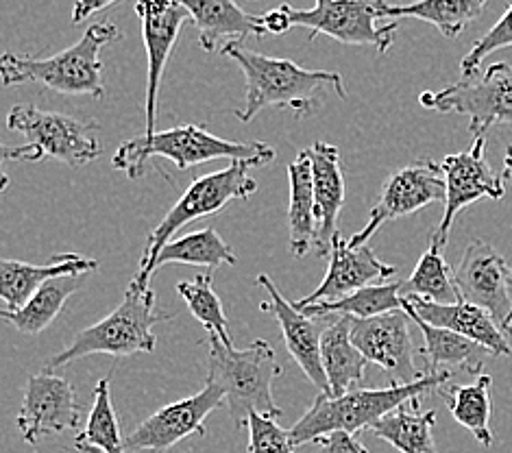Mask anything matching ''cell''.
I'll list each match as a JSON object with an SVG mask.
<instances>
[{"instance_id":"cell-20","label":"cell","mask_w":512,"mask_h":453,"mask_svg":"<svg viewBox=\"0 0 512 453\" xmlns=\"http://www.w3.org/2000/svg\"><path fill=\"white\" fill-rule=\"evenodd\" d=\"M314 201H316V242L314 253L327 257L338 236V216L345 207V175L340 166V151L329 142H314L310 149Z\"/></svg>"},{"instance_id":"cell-3","label":"cell","mask_w":512,"mask_h":453,"mask_svg":"<svg viewBox=\"0 0 512 453\" xmlns=\"http://www.w3.org/2000/svg\"><path fill=\"white\" fill-rule=\"evenodd\" d=\"M153 157H164L179 170L214 162V159H229L231 164L245 162L253 168L271 164L275 151L264 142H231L214 136L201 125H181L166 131H157L155 136H138L123 146L112 157V166L129 179H138L146 173V166Z\"/></svg>"},{"instance_id":"cell-9","label":"cell","mask_w":512,"mask_h":453,"mask_svg":"<svg viewBox=\"0 0 512 453\" xmlns=\"http://www.w3.org/2000/svg\"><path fill=\"white\" fill-rule=\"evenodd\" d=\"M7 127L22 133L40 159H55L77 168L101 157V142L96 140L101 125L96 120H79L20 103L11 107Z\"/></svg>"},{"instance_id":"cell-14","label":"cell","mask_w":512,"mask_h":453,"mask_svg":"<svg viewBox=\"0 0 512 453\" xmlns=\"http://www.w3.org/2000/svg\"><path fill=\"white\" fill-rule=\"evenodd\" d=\"M351 340L371 364L390 373L393 384H414L425 377L414 364L417 349L406 310L373 318H351Z\"/></svg>"},{"instance_id":"cell-28","label":"cell","mask_w":512,"mask_h":453,"mask_svg":"<svg viewBox=\"0 0 512 453\" xmlns=\"http://www.w3.org/2000/svg\"><path fill=\"white\" fill-rule=\"evenodd\" d=\"M85 284V275H64L55 277L35 292V295L22 305L20 310H3V318L14 325L20 334L38 336L62 314L66 301L81 290Z\"/></svg>"},{"instance_id":"cell-15","label":"cell","mask_w":512,"mask_h":453,"mask_svg":"<svg viewBox=\"0 0 512 453\" xmlns=\"http://www.w3.org/2000/svg\"><path fill=\"white\" fill-rule=\"evenodd\" d=\"M81 408L75 386L53 371L31 375L24 384V399L16 427L24 443L35 445L44 436L77 430Z\"/></svg>"},{"instance_id":"cell-31","label":"cell","mask_w":512,"mask_h":453,"mask_svg":"<svg viewBox=\"0 0 512 453\" xmlns=\"http://www.w3.org/2000/svg\"><path fill=\"white\" fill-rule=\"evenodd\" d=\"M236 262L238 257L234 251H231L229 244L218 236V231L207 227V229L192 231V234L170 240L162 249V253L157 255L151 273H155L157 268H162L166 264L205 266L212 271V268H218L223 264L234 266Z\"/></svg>"},{"instance_id":"cell-33","label":"cell","mask_w":512,"mask_h":453,"mask_svg":"<svg viewBox=\"0 0 512 453\" xmlns=\"http://www.w3.org/2000/svg\"><path fill=\"white\" fill-rule=\"evenodd\" d=\"M401 297H417L428 303L451 305L462 301L454 281V268L445 262L441 249L430 244V249L421 255L412 275L401 288Z\"/></svg>"},{"instance_id":"cell-4","label":"cell","mask_w":512,"mask_h":453,"mask_svg":"<svg viewBox=\"0 0 512 453\" xmlns=\"http://www.w3.org/2000/svg\"><path fill=\"white\" fill-rule=\"evenodd\" d=\"M454 373H438L421 377L414 384H390L388 388H356L343 397L319 395L314 399L310 410L290 427L292 440L301 447L306 443H316V440L345 432L356 436L364 427H371L382 421L384 416L395 412L397 408L412 399H421L432 390H441L451 382Z\"/></svg>"},{"instance_id":"cell-17","label":"cell","mask_w":512,"mask_h":453,"mask_svg":"<svg viewBox=\"0 0 512 453\" xmlns=\"http://www.w3.org/2000/svg\"><path fill=\"white\" fill-rule=\"evenodd\" d=\"M136 14L142 22V40L149 59L146 70V131L144 136H155L157 99H160V85L164 68L170 53L175 51L179 33L184 24L192 20V14L184 3H138Z\"/></svg>"},{"instance_id":"cell-1","label":"cell","mask_w":512,"mask_h":453,"mask_svg":"<svg viewBox=\"0 0 512 453\" xmlns=\"http://www.w3.org/2000/svg\"><path fill=\"white\" fill-rule=\"evenodd\" d=\"M231 57L245 75V107L236 112L240 122H251L266 107H290L297 116H310L329 96L345 99V79L338 72L308 70L295 61L268 57L249 51L242 44L227 46Z\"/></svg>"},{"instance_id":"cell-29","label":"cell","mask_w":512,"mask_h":453,"mask_svg":"<svg viewBox=\"0 0 512 453\" xmlns=\"http://www.w3.org/2000/svg\"><path fill=\"white\" fill-rule=\"evenodd\" d=\"M491 375H478L473 384L467 386H443L441 395L447 403L451 416L475 436L480 445L491 447L493 445V432H491Z\"/></svg>"},{"instance_id":"cell-38","label":"cell","mask_w":512,"mask_h":453,"mask_svg":"<svg viewBox=\"0 0 512 453\" xmlns=\"http://www.w3.org/2000/svg\"><path fill=\"white\" fill-rule=\"evenodd\" d=\"M319 443L323 453H369V449L364 447L362 440L353 434L345 432H336L316 440Z\"/></svg>"},{"instance_id":"cell-39","label":"cell","mask_w":512,"mask_h":453,"mask_svg":"<svg viewBox=\"0 0 512 453\" xmlns=\"http://www.w3.org/2000/svg\"><path fill=\"white\" fill-rule=\"evenodd\" d=\"M258 20H260V27H262L264 35H284L292 27H295L290 18V5H282L277 9L266 11L264 16H258Z\"/></svg>"},{"instance_id":"cell-12","label":"cell","mask_w":512,"mask_h":453,"mask_svg":"<svg viewBox=\"0 0 512 453\" xmlns=\"http://www.w3.org/2000/svg\"><path fill=\"white\" fill-rule=\"evenodd\" d=\"M486 138H475L469 151L456 155H447L441 168L445 175L447 199H445V214L438 223L436 231L430 238V244L436 249L445 251L449 242V231L454 227L456 216L480 199H502L506 194V186L491 164L486 162Z\"/></svg>"},{"instance_id":"cell-22","label":"cell","mask_w":512,"mask_h":453,"mask_svg":"<svg viewBox=\"0 0 512 453\" xmlns=\"http://www.w3.org/2000/svg\"><path fill=\"white\" fill-rule=\"evenodd\" d=\"M96 268H99V262L77 253H57L44 266L3 260L0 262V297H3L7 310L14 312L20 310L46 281L64 275H88Z\"/></svg>"},{"instance_id":"cell-23","label":"cell","mask_w":512,"mask_h":453,"mask_svg":"<svg viewBox=\"0 0 512 453\" xmlns=\"http://www.w3.org/2000/svg\"><path fill=\"white\" fill-rule=\"evenodd\" d=\"M199 31V44L207 53H223L231 44H242L251 35L266 38L258 16L245 14L231 0H190L184 3Z\"/></svg>"},{"instance_id":"cell-5","label":"cell","mask_w":512,"mask_h":453,"mask_svg":"<svg viewBox=\"0 0 512 453\" xmlns=\"http://www.w3.org/2000/svg\"><path fill=\"white\" fill-rule=\"evenodd\" d=\"M207 382L223 388L231 419L247 427L251 414L279 419L273 384L282 375L275 349L266 340H255L247 349H234L221 338L207 336Z\"/></svg>"},{"instance_id":"cell-42","label":"cell","mask_w":512,"mask_h":453,"mask_svg":"<svg viewBox=\"0 0 512 453\" xmlns=\"http://www.w3.org/2000/svg\"><path fill=\"white\" fill-rule=\"evenodd\" d=\"M508 292H510V299H512V268H510V275H508ZM504 334H512V314H510V321L504 327Z\"/></svg>"},{"instance_id":"cell-27","label":"cell","mask_w":512,"mask_h":453,"mask_svg":"<svg viewBox=\"0 0 512 453\" xmlns=\"http://www.w3.org/2000/svg\"><path fill=\"white\" fill-rule=\"evenodd\" d=\"M436 410H421V401L412 399L377 421L371 432L393 445L399 453H438L434 443Z\"/></svg>"},{"instance_id":"cell-6","label":"cell","mask_w":512,"mask_h":453,"mask_svg":"<svg viewBox=\"0 0 512 453\" xmlns=\"http://www.w3.org/2000/svg\"><path fill=\"white\" fill-rule=\"evenodd\" d=\"M164 321H170V314L157 310L153 290H144L136 281H131L118 308L109 312L103 321L79 332L66 349L46 362L44 369H64L70 362L88 358V355L131 358L138 353H151L157 342L153 327Z\"/></svg>"},{"instance_id":"cell-8","label":"cell","mask_w":512,"mask_h":453,"mask_svg":"<svg viewBox=\"0 0 512 453\" xmlns=\"http://www.w3.org/2000/svg\"><path fill=\"white\" fill-rule=\"evenodd\" d=\"M419 103L441 114L467 116L469 131L484 138L491 127L512 122V64L499 61L482 75L460 79L441 92H423Z\"/></svg>"},{"instance_id":"cell-32","label":"cell","mask_w":512,"mask_h":453,"mask_svg":"<svg viewBox=\"0 0 512 453\" xmlns=\"http://www.w3.org/2000/svg\"><path fill=\"white\" fill-rule=\"evenodd\" d=\"M401 281H390V284H377L362 288L353 295L340 299L336 303H319L308 305L301 312L310 318H325V316H349V318H373L388 312L404 310V297H401Z\"/></svg>"},{"instance_id":"cell-18","label":"cell","mask_w":512,"mask_h":453,"mask_svg":"<svg viewBox=\"0 0 512 453\" xmlns=\"http://www.w3.org/2000/svg\"><path fill=\"white\" fill-rule=\"evenodd\" d=\"M395 273L397 268L382 262L371 247L351 249L349 242L338 234L332 244V253H329L327 273L321 286L295 305L303 310L308 305L336 303L362 288L384 284V279H390Z\"/></svg>"},{"instance_id":"cell-10","label":"cell","mask_w":512,"mask_h":453,"mask_svg":"<svg viewBox=\"0 0 512 453\" xmlns=\"http://www.w3.org/2000/svg\"><path fill=\"white\" fill-rule=\"evenodd\" d=\"M290 18L312 33L310 40L327 35L347 46H373L377 53H386L397 33V22L380 24L382 0H319L312 9L290 7Z\"/></svg>"},{"instance_id":"cell-40","label":"cell","mask_w":512,"mask_h":453,"mask_svg":"<svg viewBox=\"0 0 512 453\" xmlns=\"http://www.w3.org/2000/svg\"><path fill=\"white\" fill-rule=\"evenodd\" d=\"M116 3H77L72 9V24H81L85 18H92L96 11H105Z\"/></svg>"},{"instance_id":"cell-36","label":"cell","mask_w":512,"mask_h":453,"mask_svg":"<svg viewBox=\"0 0 512 453\" xmlns=\"http://www.w3.org/2000/svg\"><path fill=\"white\" fill-rule=\"evenodd\" d=\"M247 430V453H297V445L292 440L290 430L279 425V421L273 419V416L251 414Z\"/></svg>"},{"instance_id":"cell-16","label":"cell","mask_w":512,"mask_h":453,"mask_svg":"<svg viewBox=\"0 0 512 453\" xmlns=\"http://www.w3.org/2000/svg\"><path fill=\"white\" fill-rule=\"evenodd\" d=\"M508 275L510 268L504 257L497 253L493 244L484 240L469 242L454 268V281L462 301L489 312L502 332L512 314Z\"/></svg>"},{"instance_id":"cell-2","label":"cell","mask_w":512,"mask_h":453,"mask_svg":"<svg viewBox=\"0 0 512 453\" xmlns=\"http://www.w3.org/2000/svg\"><path fill=\"white\" fill-rule=\"evenodd\" d=\"M118 29L112 22H96L81 35L77 44L53 57H29L5 53L0 57V79L5 88L35 83L66 96H92L103 99V61L101 51L118 40Z\"/></svg>"},{"instance_id":"cell-43","label":"cell","mask_w":512,"mask_h":453,"mask_svg":"<svg viewBox=\"0 0 512 453\" xmlns=\"http://www.w3.org/2000/svg\"><path fill=\"white\" fill-rule=\"evenodd\" d=\"M75 449H77V451H81V453H103L101 449L90 447V445H79V443H75ZM184 453H194V451H184Z\"/></svg>"},{"instance_id":"cell-26","label":"cell","mask_w":512,"mask_h":453,"mask_svg":"<svg viewBox=\"0 0 512 453\" xmlns=\"http://www.w3.org/2000/svg\"><path fill=\"white\" fill-rule=\"evenodd\" d=\"M290 203H288V229H290V253L306 257L314 251L316 242V201L310 153H299L288 164Z\"/></svg>"},{"instance_id":"cell-37","label":"cell","mask_w":512,"mask_h":453,"mask_svg":"<svg viewBox=\"0 0 512 453\" xmlns=\"http://www.w3.org/2000/svg\"><path fill=\"white\" fill-rule=\"evenodd\" d=\"M512 46V5L504 11V16L495 22V27L489 29V33L473 44L471 51L460 61L462 79H469L478 75L482 61L495 51Z\"/></svg>"},{"instance_id":"cell-30","label":"cell","mask_w":512,"mask_h":453,"mask_svg":"<svg viewBox=\"0 0 512 453\" xmlns=\"http://www.w3.org/2000/svg\"><path fill=\"white\" fill-rule=\"evenodd\" d=\"M484 0H423L412 5L382 3V18H417L430 22L445 38L454 40L467 24L482 16Z\"/></svg>"},{"instance_id":"cell-7","label":"cell","mask_w":512,"mask_h":453,"mask_svg":"<svg viewBox=\"0 0 512 453\" xmlns=\"http://www.w3.org/2000/svg\"><path fill=\"white\" fill-rule=\"evenodd\" d=\"M251 164L236 162L223 170H216L212 175H203L190 183V188L181 194V199L170 207L168 214L155 225L151 236L146 238L144 251L140 255V271L133 281L144 290H151V268L162 253L166 244L181 227H186L194 220L214 216L231 201L249 199L258 190V181L249 175Z\"/></svg>"},{"instance_id":"cell-41","label":"cell","mask_w":512,"mask_h":453,"mask_svg":"<svg viewBox=\"0 0 512 453\" xmlns=\"http://www.w3.org/2000/svg\"><path fill=\"white\" fill-rule=\"evenodd\" d=\"M504 186L512 188V144L506 146V157H504V173H502Z\"/></svg>"},{"instance_id":"cell-25","label":"cell","mask_w":512,"mask_h":453,"mask_svg":"<svg viewBox=\"0 0 512 453\" xmlns=\"http://www.w3.org/2000/svg\"><path fill=\"white\" fill-rule=\"evenodd\" d=\"M321 360L329 384V397H343L360 388L371 364L351 340V318L338 316L321 338Z\"/></svg>"},{"instance_id":"cell-35","label":"cell","mask_w":512,"mask_h":453,"mask_svg":"<svg viewBox=\"0 0 512 453\" xmlns=\"http://www.w3.org/2000/svg\"><path fill=\"white\" fill-rule=\"evenodd\" d=\"M75 443L90 445L103 453H127L123 434L112 406V393H109V377H103L94 388V406L88 416V425L77 434Z\"/></svg>"},{"instance_id":"cell-13","label":"cell","mask_w":512,"mask_h":453,"mask_svg":"<svg viewBox=\"0 0 512 453\" xmlns=\"http://www.w3.org/2000/svg\"><path fill=\"white\" fill-rule=\"evenodd\" d=\"M225 403V393L221 386L207 382L197 395L170 403V406L157 410L149 419H144L136 430L125 438L127 453L153 451L166 453L181 440L194 434L205 436V421L210 414Z\"/></svg>"},{"instance_id":"cell-34","label":"cell","mask_w":512,"mask_h":453,"mask_svg":"<svg viewBox=\"0 0 512 453\" xmlns=\"http://www.w3.org/2000/svg\"><path fill=\"white\" fill-rule=\"evenodd\" d=\"M177 292L179 297L186 301L190 314L205 327L207 336L221 338L225 345L234 347V342H231L229 336L227 314L221 297H218L214 290V277L210 271L197 275L190 281H181V284H177Z\"/></svg>"},{"instance_id":"cell-19","label":"cell","mask_w":512,"mask_h":453,"mask_svg":"<svg viewBox=\"0 0 512 453\" xmlns=\"http://www.w3.org/2000/svg\"><path fill=\"white\" fill-rule=\"evenodd\" d=\"M255 284L266 290L268 301L260 303V310L271 314L279 323L290 358L297 362V366L306 373L310 382L321 390V395H329L327 375L321 360L323 332H319L316 321L308 314H303L295 303L286 301V297L279 292V288L268 275H258Z\"/></svg>"},{"instance_id":"cell-21","label":"cell","mask_w":512,"mask_h":453,"mask_svg":"<svg viewBox=\"0 0 512 453\" xmlns=\"http://www.w3.org/2000/svg\"><path fill=\"white\" fill-rule=\"evenodd\" d=\"M404 301L414 310V314H419L423 318L425 323L449 329V332L478 342V345L484 347L491 355L512 353L502 327H499L493 321V316L489 312H484L482 308H475V305L467 301H458L451 305L428 303L417 297H404Z\"/></svg>"},{"instance_id":"cell-11","label":"cell","mask_w":512,"mask_h":453,"mask_svg":"<svg viewBox=\"0 0 512 453\" xmlns=\"http://www.w3.org/2000/svg\"><path fill=\"white\" fill-rule=\"evenodd\" d=\"M445 199L447 186L441 164H434L432 159H421V162L399 168L386 179L380 199L371 207L367 225L347 240L349 247H369V240L390 220L406 218Z\"/></svg>"},{"instance_id":"cell-24","label":"cell","mask_w":512,"mask_h":453,"mask_svg":"<svg viewBox=\"0 0 512 453\" xmlns=\"http://www.w3.org/2000/svg\"><path fill=\"white\" fill-rule=\"evenodd\" d=\"M404 310L410 316V321L423 332L425 345L423 349H419V355H423L425 362H428V375L454 373V371L482 375L480 371L484 366L486 355H491L489 351L465 336H458L454 332H449V329H441L425 323L419 314H414V310L406 301H404Z\"/></svg>"}]
</instances>
